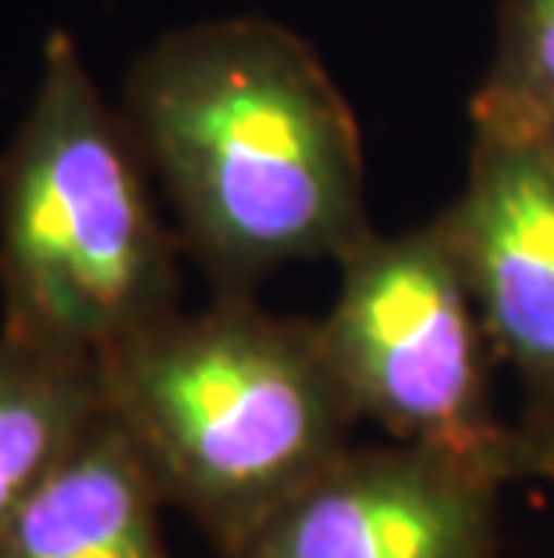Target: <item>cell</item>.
Returning a JSON list of instances; mask_svg holds the SVG:
<instances>
[{
  "label": "cell",
  "instance_id": "cell-1",
  "mask_svg": "<svg viewBox=\"0 0 554 558\" xmlns=\"http://www.w3.org/2000/svg\"><path fill=\"white\" fill-rule=\"evenodd\" d=\"M123 120L217 292L371 234L353 105L299 33L231 15L170 29L126 76Z\"/></svg>",
  "mask_w": 554,
  "mask_h": 558
},
{
  "label": "cell",
  "instance_id": "cell-2",
  "mask_svg": "<svg viewBox=\"0 0 554 558\" xmlns=\"http://www.w3.org/2000/svg\"><path fill=\"white\" fill-rule=\"evenodd\" d=\"M98 367L104 411L220 558L335 461L360 422L317 320L267 314L249 292L151 320Z\"/></svg>",
  "mask_w": 554,
  "mask_h": 558
},
{
  "label": "cell",
  "instance_id": "cell-3",
  "mask_svg": "<svg viewBox=\"0 0 554 558\" xmlns=\"http://www.w3.org/2000/svg\"><path fill=\"white\" fill-rule=\"evenodd\" d=\"M176 234L120 109L62 29L0 159V331L101 361L176 311Z\"/></svg>",
  "mask_w": 554,
  "mask_h": 558
},
{
  "label": "cell",
  "instance_id": "cell-4",
  "mask_svg": "<svg viewBox=\"0 0 554 558\" xmlns=\"http://www.w3.org/2000/svg\"><path fill=\"white\" fill-rule=\"evenodd\" d=\"M338 295L317 328L360 418L497 480L518 476V429L487 389V328L446 217L368 234L338 259Z\"/></svg>",
  "mask_w": 554,
  "mask_h": 558
},
{
  "label": "cell",
  "instance_id": "cell-5",
  "mask_svg": "<svg viewBox=\"0 0 554 558\" xmlns=\"http://www.w3.org/2000/svg\"><path fill=\"white\" fill-rule=\"evenodd\" d=\"M497 476L429 447H346L231 558H501Z\"/></svg>",
  "mask_w": 554,
  "mask_h": 558
},
{
  "label": "cell",
  "instance_id": "cell-6",
  "mask_svg": "<svg viewBox=\"0 0 554 558\" xmlns=\"http://www.w3.org/2000/svg\"><path fill=\"white\" fill-rule=\"evenodd\" d=\"M490 347L554 408V162L533 137L476 134L461 198L443 213Z\"/></svg>",
  "mask_w": 554,
  "mask_h": 558
},
{
  "label": "cell",
  "instance_id": "cell-7",
  "mask_svg": "<svg viewBox=\"0 0 554 558\" xmlns=\"http://www.w3.org/2000/svg\"><path fill=\"white\" fill-rule=\"evenodd\" d=\"M167 505L123 425L101 418L40 480L0 533V558H173Z\"/></svg>",
  "mask_w": 554,
  "mask_h": 558
},
{
  "label": "cell",
  "instance_id": "cell-8",
  "mask_svg": "<svg viewBox=\"0 0 554 558\" xmlns=\"http://www.w3.org/2000/svg\"><path fill=\"white\" fill-rule=\"evenodd\" d=\"M101 411L98 361L0 331V533Z\"/></svg>",
  "mask_w": 554,
  "mask_h": 558
},
{
  "label": "cell",
  "instance_id": "cell-9",
  "mask_svg": "<svg viewBox=\"0 0 554 558\" xmlns=\"http://www.w3.org/2000/svg\"><path fill=\"white\" fill-rule=\"evenodd\" d=\"M554 116V0H501L497 44L471 98V130L537 137Z\"/></svg>",
  "mask_w": 554,
  "mask_h": 558
},
{
  "label": "cell",
  "instance_id": "cell-10",
  "mask_svg": "<svg viewBox=\"0 0 554 558\" xmlns=\"http://www.w3.org/2000/svg\"><path fill=\"white\" fill-rule=\"evenodd\" d=\"M522 472L554 480V408L529 414V422L518 429V476Z\"/></svg>",
  "mask_w": 554,
  "mask_h": 558
},
{
  "label": "cell",
  "instance_id": "cell-11",
  "mask_svg": "<svg viewBox=\"0 0 554 558\" xmlns=\"http://www.w3.org/2000/svg\"><path fill=\"white\" fill-rule=\"evenodd\" d=\"M533 141H540V145H544V151L551 156V162H554V116H551V123L540 130V134L533 137Z\"/></svg>",
  "mask_w": 554,
  "mask_h": 558
}]
</instances>
